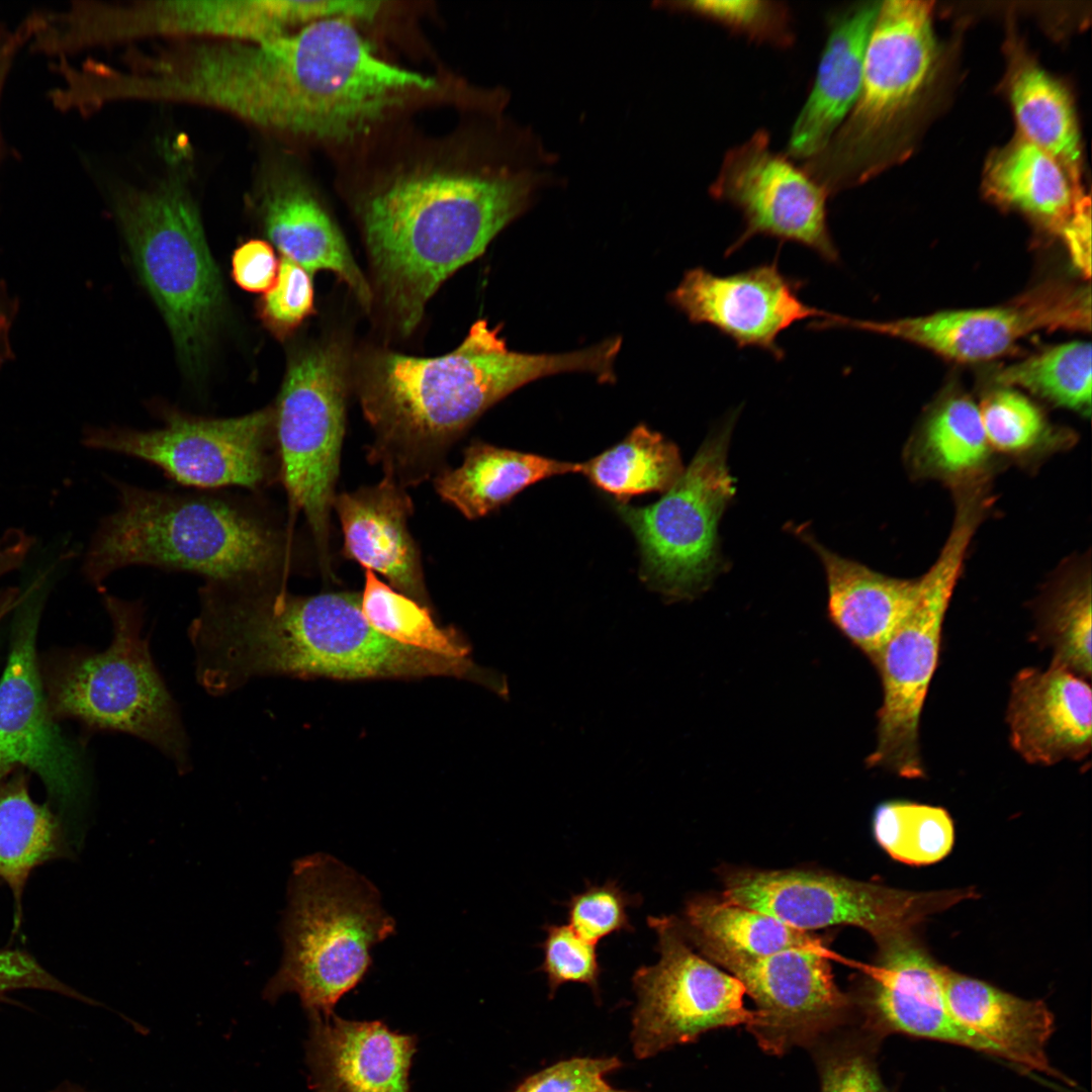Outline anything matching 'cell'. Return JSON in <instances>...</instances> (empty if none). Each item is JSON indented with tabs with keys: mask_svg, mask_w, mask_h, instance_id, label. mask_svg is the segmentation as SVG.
Returning a JSON list of instances; mask_svg holds the SVG:
<instances>
[{
	"mask_svg": "<svg viewBox=\"0 0 1092 1092\" xmlns=\"http://www.w3.org/2000/svg\"><path fill=\"white\" fill-rule=\"evenodd\" d=\"M188 629L196 677L212 696L267 675L338 679L454 676L492 687L468 658L399 644L365 619L360 595L295 596L284 580L206 581Z\"/></svg>",
	"mask_w": 1092,
	"mask_h": 1092,
	"instance_id": "obj_1",
	"label": "cell"
},
{
	"mask_svg": "<svg viewBox=\"0 0 1092 1092\" xmlns=\"http://www.w3.org/2000/svg\"><path fill=\"white\" fill-rule=\"evenodd\" d=\"M551 164L532 131L512 123L490 155L411 168L366 198V247L399 332L412 333L439 286L531 205Z\"/></svg>",
	"mask_w": 1092,
	"mask_h": 1092,
	"instance_id": "obj_2",
	"label": "cell"
},
{
	"mask_svg": "<svg viewBox=\"0 0 1092 1092\" xmlns=\"http://www.w3.org/2000/svg\"><path fill=\"white\" fill-rule=\"evenodd\" d=\"M620 348V340L612 338L567 353L515 352L479 320L456 349L442 356L378 353L366 366L360 390L376 436L371 458L396 481L419 482L467 427L519 387L563 372L614 381Z\"/></svg>",
	"mask_w": 1092,
	"mask_h": 1092,
	"instance_id": "obj_3",
	"label": "cell"
},
{
	"mask_svg": "<svg viewBox=\"0 0 1092 1092\" xmlns=\"http://www.w3.org/2000/svg\"><path fill=\"white\" fill-rule=\"evenodd\" d=\"M111 483L117 506L99 521L81 564L97 588L130 566L191 572L204 581L284 580L291 570V528L280 524L261 493Z\"/></svg>",
	"mask_w": 1092,
	"mask_h": 1092,
	"instance_id": "obj_4",
	"label": "cell"
},
{
	"mask_svg": "<svg viewBox=\"0 0 1092 1092\" xmlns=\"http://www.w3.org/2000/svg\"><path fill=\"white\" fill-rule=\"evenodd\" d=\"M273 78L269 130L346 142L369 129L431 77L378 58L351 19L316 20L270 39Z\"/></svg>",
	"mask_w": 1092,
	"mask_h": 1092,
	"instance_id": "obj_5",
	"label": "cell"
},
{
	"mask_svg": "<svg viewBox=\"0 0 1092 1092\" xmlns=\"http://www.w3.org/2000/svg\"><path fill=\"white\" fill-rule=\"evenodd\" d=\"M395 932L378 889L323 852L297 859L282 922L283 956L264 996L299 997L307 1013L328 1015L371 966L372 946Z\"/></svg>",
	"mask_w": 1092,
	"mask_h": 1092,
	"instance_id": "obj_6",
	"label": "cell"
},
{
	"mask_svg": "<svg viewBox=\"0 0 1092 1092\" xmlns=\"http://www.w3.org/2000/svg\"><path fill=\"white\" fill-rule=\"evenodd\" d=\"M112 626L109 646L60 661L48 677L53 716L97 730L124 732L158 748L181 772L190 768L189 742L176 702L143 635L141 601L102 597Z\"/></svg>",
	"mask_w": 1092,
	"mask_h": 1092,
	"instance_id": "obj_7",
	"label": "cell"
},
{
	"mask_svg": "<svg viewBox=\"0 0 1092 1092\" xmlns=\"http://www.w3.org/2000/svg\"><path fill=\"white\" fill-rule=\"evenodd\" d=\"M931 20L928 1L880 4L857 100L826 147L802 167L829 196L864 182L885 164L894 128L933 73Z\"/></svg>",
	"mask_w": 1092,
	"mask_h": 1092,
	"instance_id": "obj_8",
	"label": "cell"
},
{
	"mask_svg": "<svg viewBox=\"0 0 1092 1092\" xmlns=\"http://www.w3.org/2000/svg\"><path fill=\"white\" fill-rule=\"evenodd\" d=\"M116 213L180 355L193 364L220 309L222 285L186 179L170 174L152 188L122 194Z\"/></svg>",
	"mask_w": 1092,
	"mask_h": 1092,
	"instance_id": "obj_9",
	"label": "cell"
},
{
	"mask_svg": "<svg viewBox=\"0 0 1092 1092\" xmlns=\"http://www.w3.org/2000/svg\"><path fill=\"white\" fill-rule=\"evenodd\" d=\"M735 421L734 412L706 437L657 502L615 506L638 543L641 579L671 601L695 598L722 567L718 525L736 490L727 463Z\"/></svg>",
	"mask_w": 1092,
	"mask_h": 1092,
	"instance_id": "obj_10",
	"label": "cell"
},
{
	"mask_svg": "<svg viewBox=\"0 0 1092 1092\" xmlns=\"http://www.w3.org/2000/svg\"><path fill=\"white\" fill-rule=\"evenodd\" d=\"M974 504L962 500L951 532L935 562L919 578L916 602L874 664L883 688L877 745L867 762L899 777L924 776L919 722L935 672L946 610L979 521Z\"/></svg>",
	"mask_w": 1092,
	"mask_h": 1092,
	"instance_id": "obj_11",
	"label": "cell"
},
{
	"mask_svg": "<svg viewBox=\"0 0 1092 1092\" xmlns=\"http://www.w3.org/2000/svg\"><path fill=\"white\" fill-rule=\"evenodd\" d=\"M322 14L320 1H74L66 8L40 13L35 43L41 54L62 59L86 49L149 36L261 41L315 21Z\"/></svg>",
	"mask_w": 1092,
	"mask_h": 1092,
	"instance_id": "obj_12",
	"label": "cell"
},
{
	"mask_svg": "<svg viewBox=\"0 0 1092 1092\" xmlns=\"http://www.w3.org/2000/svg\"><path fill=\"white\" fill-rule=\"evenodd\" d=\"M346 384L342 350L332 344L311 348L290 364L274 410L289 513L304 516L325 567L345 433Z\"/></svg>",
	"mask_w": 1092,
	"mask_h": 1092,
	"instance_id": "obj_13",
	"label": "cell"
},
{
	"mask_svg": "<svg viewBox=\"0 0 1092 1092\" xmlns=\"http://www.w3.org/2000/svg\"><path fill=\"white\" fill-rule=\"evenodd\" d=\"M81 442L91 450L150 463L176 482L199 490L238 486L262 493L280 479L271 407L224 419L167 412L160 427L88 428Z\"/></svg>",
	"mask_w": 1092,
	"mask_h": 1092,
	"instance_id": "obj_14",
	"label": "cell"
},
{
	"mask_svg": "<svg viewBox=\"0 0 1092 1092\" xmlns=\"http://www.w3.org/2000/svg\"><path fill=\"white\" fill-rule=\"evenodd\" d=\"M723 885L724 900L799 930L851 925L876 943L913 932L930 915L977 897L971 888L910 891L804 870H731Z\"/></svg>",
	"mask_w": 1092,
	"mask_h": 1092,
	"instance_id": "obj_15",
	"label": "cell"
},
{
	"mask_svg": "<svg viewBox=\"0 0 1092 1092\" xmlns=\"http://www.w3.org/2000/svg\"><path fill=\"white\" fill-rule=\"evenodd\" d=\"M647 924L657 936L659 960L632 977L637 1003L630 1039L636 1059L693 1042L709 1030L753 1022L742 983L697 953L676 917L648 916Z\"/></svg>",
	"mask_w": 1092,
	"mask_h": 1092,
	"instance_id": "obj_16",
	"label": "cell"
},
{
	"mask_svg": "<svg viewBox=\"0 0 1092 1092\" xmlns=\"http://www.w3.org/2000/svg\"><path fill=\"white\" fill-rule=\"evenodd\" d=\"M46 585L44 575H38L16 608L10 652L0 678V784L16 768H27L65 812L81 802L84 782L79 755L50 710L37 664L35 643Z\"/></svg>",
	"mask_w": 1092,
	"mask_h": 1092,
	"instance_id": "obj_17",
	"label": "cell"
},
{
	"mask_svg": "<svg viewBox=\"0 0 1092 1092\" xmlns=\"http://www.w3.org/2000/svg\"><path fill=\"white\" fill-rule=\"evenodd\" d=\"M847 328L909 341L946 358L976 362L999 357L1021 338L1039 330L1089 331V287L1044 283L1009 303L987 308L945 310L887 322L828 313L818 330Z\"/></svg>",
	"mask_w": 1092,
	"mask_h": 1092,
	"instance_id": "obj_18",
	"label": "cell"
},
{
	"mask_svg": "<svg viewBox=\"0 0 1092 1092\" xmlns=\"http://www.w3.org/2000/svg\"><path fill=\"white\" fill-rule=\"evenodd\" d=\"M709 192L735 207L744 220L726 256L763 236L804 246L827 263L839 262L828 225L829 195L787 155L771 150L766 129L726 153Z\"/></svg>",
	"mask_w": 1092,
	"mask_h": 1092,
	"instance_id": "obj_19",
	"label": "cell"
},
{
	"mask_svg": "<svg viewBox=\"0 0 1092 1092\" xmlns=\"http://www.w3.org/2000/svg\"><path fill=\"white\" fill-rule=\"evenodd\" d=\"M701 954L742 983L756 1006L747 1029L768 1054L817 1043L851 1010L852 1001L835 984L827 948H790L763 957L715 949Z\"/></svg>",
	"mask_w": 1092,
	"mask_h": 1092,
	"instance_id": "obj_20",
	"label": "cell"
},
{
	"mask_svg": "<svg viewBox=\"0 0 1092 1092\" xmlns=\"http://www.w3.org/2000/svg\"><path fill=\"white\" fill-rule=\"evenodd\" d=\"M803 285L785 275L777 260L724 276L697 267L685 273L669 300L691 323L713 327L738 348H758L781 360L779 336L797 322L826 313L801 299Z\"/></svg>",
	"mask_w": 1092,
	"mask_h": 1092,
	"instance_id": "obj_21",
	"label": "cell"
},
{
	"mask_svg": "<svg viewBox=\"0 0 1092 1092\" xmlns=\"http://www.w3.org/2000/svg\"><path fill=\"white\" fill-rule=\"evenodd\" d=\"M873 965L863 972L858 1004L869 1027L960 1044L998 1057L997 1050L961 1025L948 1011L942 965L928 953L914 931L877 943Z\"/></svg>",
	"mask_w": 1092,
	"mask_h": 1092,
	"instance_id": "obj_22",
	"label": "cell"
},
{
	"mask_svg": "<svg viewBox=\"0 0 1092 1092\" xmlns=\"http://www.w3.org/2000/svg\"><path fill=\"white\" fill-rule=\"evenodd\" d=\"M305 1063L310 1092H411L415 1034L380 1020L307 1013Z\"/></svg>",
	"mask_w": 1092,
	"mask_h": 1092,
	"instance_id": "obj_23",
	"label": "cell"
},
{
	"mask_svg": "<svg viewBox=\"0 0 1092 1092\" xmlns=\"http://www.w3.org/2000/svg\"><path fill=\"white\" fill-rule=\"evenodd\" d=\"M1006 719L1011 745L1028 763L1082 760L1092 742L1090 685L1052 663L1023 668L1012 679Z\"/></svg>",
	"mask_w": 1092,
	"mask_h": 1092,
	"instance_id": "obj_24",
	"label": "cell"
},
{
	"mask_svg": "<svg viewBox=\"0 0 1092 1092\" xmlns=\"http://www.w3.org/2000/svg\"><path fill=\"white\" fill-rule=\"evenodd\" d=\"M344 554L385 577L393 588L428 606L421 559L408 531L413 504L389 474L377 484L336 495Z\"/></svg>",
	"mask_w": 1092,
	"mask_h": 1092,
	"instance_id": "obj_25",
	"label": "cell"
},
{
	"mask_svg": "<svg viewBox=\"0 0 1092 1092\" xmlns=\"http://www.w3.org/2000/svg\"><path fill=\"white\" fill-rule=\"evenodd\" d=\"M880 4L863 2L830 16L813 87L789 138V158L807 161L819 154L855 104L862 84L867 44Z\"/></svg>",
	"mask_w": 1092,
	"mask_h": 1092,
	"instance_id": "obj_26",
	"label": "cell"
},
{
	"mask_svg": "<svg viewBox=\"0 0 1092 1092\" xmlns=\"http://www.w3.org/2000/svg\"><path fill=\"white\" fill-rule=\"evenodd\" d=\"M266 233L283 257L310 274L335 273L369 308L372 290L347 243L312 191L289 173L266 177L261 191Z\"/></svg>",
	"mask_w": 1092,
	"mask_h": 1092,
	"instance_id": "obj_27",
	"label": "cell"
},
{
	"mask_svg": "<svg viewBox=\"0 0 1092 1092\" xmlns=\"http://www.w3.org/2000/svg\"><path fill=\"white\" fill-rule=\"evenodd\" d=\"M942 987L952 1017L991 1043L998 1057L1067 1081L1045 1056L1054 1017L1044 1002L1022 999L945 966Z\"/></svg>",
	"mask_w": 1092,
	"mask_h": 1092,
	"instance_id": "obj_28",
	"label": "cell"
},
{
	"mask_svg": "<svg viewBox=\"0 0 1092 1092\" xmlns=\"http://www.w3.org/2000/svg\"><path fill=\"white\" fill-rule=\"evenodd\" d=\"M798 534L823 565L832 623L874 662L913 608L919 579L887 576L830 551L807 532Z\"/></svg>",
	"mask_w": 1092,
	"mask_h": 1092,
	"instance_id": "obj_29",
	"label": "cell"
},
{
	"mask_svg": "<svg viewBox=\"0 0 1092 1092\" xmlns=\"http://www.w3.org/2000/svg\"><path fill=\"white\" fill-rule=\"evenodd\" d=\"M581 463L475 442L464 451L462 464L443 470L435 479L439 495L467 519H479L509 503L538 481L578 473Z\"/></svg>",
	"mask_w": 1092,
	"mask_h": 1092,
	"instance_id": "obj_30",
	"label": "cell"
},
{
	"mask_svg": "<svg viewBox=\"0 0 1092 1092\" xmlns=\"http://www.w3.org/2000/svg\"><path fill=\"white\" fill-rule=\"evenodd\" d=\"M985 181L988 193L997 201L1026 212L1057 232L1082 196L1054 157L1021 136L991 158Z\"/></svg>",
	"mask_w": 1092,
	"mask_h": 1092,
	"instance_id": "obj_31",
	"label": "cell"
},
{
	"mask_svg": "<svg viewBox=\"0 0 1092 1092\" xmlns=\"http://www.w3.org/2000/svg\"><path fill=\"white\" fill-rule=\"evenodd\" d=\"M65 833L48 805L35 803L20 770L0 784V884L14 898V930L22 918V895L36 867L67 855Z\"/></svg>",
	"mask_w": 1092,
	"mask_h": 1092,
	"instance_id": "obj_32",
	"label": "cell"
},
{
	"mask_svg": "<svg viewBox=\"0 0 1092 1092\" xmlns=\"http://www.w3.org/2000/svg\"><path fill=\"white\" fill-rule=\"evenodd\" d=\"M678 922L687 939L700 952L715 949L763 957L790 948H826L809 932L723 898L690 899Z\"/></svg>",
	"mask_w": 1092,
	"mask_h": 1092,
	"instance_id": "obj_33",
	"label": "cell"
},
{
	"mask_svg": "<svg viewBox=\"0 0 1092 1092\" xmlns=\"http://www.w3.org/2000/svg\"><path fill=\"white\" fill-rule=\"evenodd\" d=\"M1010 99L1021 138L1054 157L1075 186L1081 145L1066 88L1037 65L1025 62L1012 75Z\"/></svg>",
	"mask_w": 1092,
	"mask_h": 1092,
	"instance_id": "obj_34",
	"label": "cell"
},
{
	"mask_svg": "<svg viewBox=\"0 0 1092 1092\" xmlns=\"http://www.w3.org/2000/svg\"><path fill=\"white\" fill-rule=\"evenodd\" d=\"M685 468L675 444L640 424L619 443L581 463L592 484L619 503L650 492L667 491Z\"/></svg>",
	"mask_w": 1092,
	"mask_h": 1092,
	"instance_id": "obj_35",
	"label": "cell"
},
{
	"mask_svg": "<svg viewBox=\"0 0 1092 1092\" xmlns=\"http://www.w3.org/2000/svg\"><path fill=\"white\" fill-rule=\"evenodd\" d=\"M368 623L385 637L408 647L451 658H468L469 646L453 628H441L422 605L365 569L360 596Z\"/></svg>",
	"mask_w": 1092,
	"mask_h": 1092,
	"instance_id": "obj_36",
	"label": "cell"
},
{
	"mask_svg": "<svg viewBox=\"0 0 1092 1092\" xmlns=\"http://www.w3.org/2000/svg\"><path fill=\"white\" fill-rule=\"evenodd\" d=\"M873 832L892 858L909 866L935 863L954 843L953 821L945 809L905 800L881 803L873 815Z\"/></svg>",
	"mask_w": 1092,
	"mask_h": 1092,
	"instance_id": "obj_37",
	"label": "cell"
},
{
	"mask_svg": "<svg viewBox=\"0 0 1092 1092\" xmlns=\"http://www.w3.org/2000/svg\"><path fill=\"white\" fill-rule=\"evenodd\" d=\"M1091 359L1090 343L1071 342L1006 367L996 381L1022 386L1059 405L1085 411L1091 405Z\"/></svg>",
	"mask_w": 1092,
	"mask_h": 1092,
	"instance_id": "obj_38",
	"label": "cell"
},
{
	"mask_svg": "<svg viewBox=\"0 0 1092 1092\" xmlns=\"http://www.w3.org/2000/svg\"><path fill=\"white\" fill-rule=\"evenodd\" d=\"M988 449L979 407L965 396L951 397L937 407L919 445L923 463L946 475L978 468L986 460Z\"/></svg>",
	"mask_w": 1092,
	"mask_h": 1092,
	"instance_id": "obj_39",
	"label": "cell"
},
{
	"mask_svg": "<svg viewBox=\"0 0 1092 1092\" xmlns=\"http://www.w3.org/2000/svg\"><path fill=\"white\" fill-rule=\"evenodd\" d=\"M1037 641L1053 652L1052 664L1091 677V586L1089 581L1059 595L1042 615Z\"/></svg>",
	"mask_w": 1092,
	"mask_h": 1092,
	"instance_id": "obj_40",
	"label": "cell"
},
{
	"mask_svg": "<svg viewBox=\"0 0 1092 1092\" xmlns=\"http://www.w3.org/2000/svg\"><path fill=\"white\" fill-rule=\"evenodd\" d=\"M665 5L718 23L753 42L787 49L796 38L792 14L784 2L698 0L667 2Z\"/></svg>",
	"mask_w": 1092,
	"mask_h": 1092,
	"instance_id": "obj_41",
	"label": "cell"
},
{
	"mask_svg": "<svg viewBox=\"0 0 1092 1092\" xmlns=\"http://www.w3.org/2000/svg\"><path fill=\"white\" fill-rule=\"evenodd\" d=\"M640 901L639 895L626 892L615 880L602 885L586 882L585 888L565 903L568 925L598 944L614 933L634 931L628 909L638 906Z\"/></svg>",
	"mask_w": 1092,
	"mask_h": 1092,
	"instance_id": "obj_42",
	"label": "cell"
},
{
	"mask_svg": "<svg viewBox=\"0 0 1092 1092\" xmlns=\"http://www.w3.org/2000/svg\"><path fill=\"white\" fill-rule=\"evenodd\" d=\"M546 937L541 943L543 962L539 968L547 977L549 998L565 983L587 985L600 1001L602 968L597 943L580 936L568 924L547 923Z\"/></svg>",
	"mask_w": 1092,
	"mask_h": 1092,
	"instance_id": "obj_43",
	"label": "cell"
},
{
	"mask_svg": "<svg viewBox=\"0 0 1092 1092\" xmlns=\"http://www.w3.org/2000/svg\"><path fill=\"white\" fill-rule=\"evenodd\" d=\"M979 411L989 446L1000 451L1028 449L1043 434L1044 421L1038 408L1014 390L1000 389L991 393Z\"/></svg>",
	"mask_w": 1092,
	"mask_h": 1092,
	"instance_id": "obj_44",
	"label": "cell"
},
{
	"mask_svg": "<svg viewBox=\"0 0 1092 1092\" xmlns=\"http://www.w3.org/2000/svg\"><path fill=\"white\" fill-rule=\"evenodd\" d=\"M259 316L279 337L296 329L313 309L311 274L295 262L282 257L276 280L260 300Z\"/></svg>",
	"mask_w": 1092,
	"mask_h": 1092,
	"instance_id": "obj_45",
	"label": "cell"
},
{
	"mask_svg": "<svg viewBox=\"0 0 1092 1092\" xmlns=\"http://www.w3.org/2000/svg\"><path fill=\"white\" fill-rule=\"evenodd\" d=\"M623 1066L616 1057H573L530 1075L513 1092H637L613 1087L606 1076Z\"/></svg>",
	"mask_w": 1092,
	"mask_h": 1092,
	"instance_id": "obj_46",
	"label": "cell"
},
{
	"mask_svg": "<svg viewBox=\"0 0 1092 1092\" xmlns=\"http://www.w3.org/2000/svg\"><path fill=\"white\" fill-rule=\"evenodd\" d=\"M818 1060L821 1092H887L873 1061L857 1046L839 1043Z\"/></svg>",
	"mask_w": 1092,
	"mask_h": 1092,
	"instance_id": "obj_47",
	"label": "cell"
},
{
	"mask_svg": "<svg viewBox=\"0 0 1092 1092\" xmlns=\"http://www.w3.org/2000/svg\"><path fill=\"white\" fill-rule=\"evenodd\" d=\"M21 989L50 991L88 1001L82 994L48 972L27 951L0 948V998L7 992Z\"/></svg>",
	"mask_w": 1092,
	"mask_h": 1092,
	"instance_id": "obj_48",
	"label": "cell"
},
{
	"mask_svg": "<svg viewBox=\"0 0 1092 1092\" xmlns=\"http://www.w3.org/2000/svg\"><path fill=\"white\" fill-rule=\"evenodd\" d=\"M279 268L273 248L262 240H250L238 247L232 257V275L249 292H266L274 284Z\"/></svg>",
	"mask_w": 1092,
	"mask_h": 1092,
	"instance_id": "obj_49",
	"label": "cell"
},
{
	"mask_svg": "<svg viewBox=\"0 0 1092 1092\" xmlns=\"http://www.w3.org/2000/svg\"><path fill=\"white\" fill-rule=\"evenodd\" d=\"M35 541L21 528H9L0 537V578L18 569L26 560ZM23 592L17 586L0 588V621L16 610Z\"/></svg>",
	"mask_w": 1092,
	"mask_h": 1092,
	"instance_id": "obj_50",
	"label": "cell"
},
{
	"mask_svg": "<svg viewBox=\"0 0 1092 1092\" xmlns=\"http://www.w3.org/2000/svg\"><path fill=\"white\" fill-rule=\"evenodd\" d=\"M1075 267L1085 276L1091 275V207L1082 195L1076 207L1060 230Z\"/></svg>",
	"mask_w": 1092,
	"mask_h": 1092,
	"instance_id": "obj_51",
	"label": "cell"
},
{
	"mask_svg": "<svg viewBox=\"0 0 1092 1092\" xmlns=\"http://www.w3.org/2000/svg\"><path fill=\"white\" fill-rule=\"evenodd\" d=\"M29 28L24 19L15 29L0 28V93L20 48L27 43Z\"/></svg>",
	"mask_w": 1092,
	"mask_h": 1092,
	"instance_id": "obj_52",
	"label": "cell"
},
{
	"mask_svg": "<svg viewBox=\"0 0 1092 1092\" xmlns=\"http://www.w3.org/2000/svg\"><path fill=\"white\" fill-rule=\"evenodd\" d=\"M66 64H67V63H66ZM69 64H70V63H69ZM64 65H65V64H64ZM64 65H63V66H64ZM63 66H62V67H63ZM62 67H61V68H62ZM61 68H60V70H61ZM60 70H59V75H60ZM57 91H58V88H57ZM56 95H57V93H56ZM57 101H58V96H57ZM58 103H59V101H58ZM59 105H60V103H59ZM60 107H61V105H60ZM61 108H62V107H61ZM62 109H63V108H62ZM63 110H64V109H63Z\"/></svg>",
	"mask_w": 1092,
	"mask_h": 1092,
	"instance_id": "obj_53",
	"label": "cell"
},
{
	"mask_svg": "<svg viewBox=\"0 0 1092 1092\" xmlns=\"http://www.w3.org/2000/svg\"><path fill=\"white\" fill-rule=\"evenodd\" d=\"M65 1092V1091H64ZM67 1092H79V1091H67Z\"/></svg>",
	"mask_w": 1092,
	"mask_h": 1092,
	"instance_id": "obj_54",
	"label": "cell"
}]
</instances>
